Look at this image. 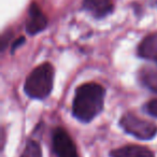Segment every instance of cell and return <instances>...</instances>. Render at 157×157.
Masks as SVG:
<instances>
[{
    "label": "cell",
    "mask_w": 157,
    "mask_h": 157,
    "mask_svg": "<svg viewBox=\"0 0 157 157\" xmlns=\"http://www.w3.org/2000/svg\"><path fill=\"white\" fill-rule=\"evenodd\" d=\"M105 88L97 83H86L75 90L72 111L73 115L82 122L94 120L103 109Z\"/></svg>",
    "instance_id": "6da1fadb"
},
{
    "label": "cell",
    "mask_w": 157,
    "mask_h": 157,
    "mask_svg": "<svg viewBox=\"0 0 157 157\" xmlns=\"http://www.w3.org/2000/svg\"><path fill=\"white\" fill-rule=\"evenodd\" d=\"M54 83V68L45 63L30 72L25 82V93L30 98L44 99L51 94Z\"/></svg>",
    "instance_id": "7a4b0ae2"
},
{
    "label": "cell",
    "mask_w": 157,
    "mask_h": 157,
    "mask_svg": "<svg viewBox=\"0 0 157 157\" xmlns=\"http://www.w3.org/2000/svg\"><path fill=\"white\" fill-rule=\"evenodd\" d=\"M121 126L129 135L140 140H151L157 133L156 124L150 121L136 116L131 113H127L121 118Z\"/></svg>",
    "instance_id": "3957f363"
},
{
    "label": "cell",
    "mask_w": 157,
    "mask_h": 157,
    "mask_svg": "<svg viewBox=\"0 0 157 157\" xmlns=\"http://www.w3.org/2000/svg\"><path fill=\"white\" fill-rule=\"evenodd\" d=\"M53 146L58 157H78L71 137L63 129L57 128L53 135Z\"/></svg>",
    "instance_id": "277c9868"
},
{
    "label": "cell",
    "mask_w": 157,
    "mask_h": 157,
    "mask_svg": "<svg viewBox=\"0 0 157 157\" xmlns=\"http://www.w3.org/2000/svg\"><path fill=\"white\" fill-rule=\"evenodd\" d=\"M48 25L46 16L43 14L39 6L36 2H33L29 8V16L26 23V30L29 35H36L43 29H45Z\"/></svg>",
    "instance_id": "5b68a950"
},
{
    "label": "cell",
    "mask_w": 157,
    "mask_h": 157,
    "mask_svg": "<svg viewBox=\"0 0 157 157\" xmlns=\"http://www.w3.org/2000/svg\"><path fill=\"white\" fill-rule=\"evenodd\" d=\"M83 6L96 17H103L113 10L112 0H84Z\"/></svg>",
    "instance_id": "8992f818"
},
{
    "label": "cell",
    "mask_w": 157,
    "mask_h": 157,
    "mask_svg": "<svg viewBox=\"0 0 157 157\" xmlns=\"http://www.w3.org/2000/svg\"><path fill=\"white\" fill-rule=\"evenodd\" d=\"M111 157H154V154L145 146L126 145L112 151Z\"/></svg>",
    "instance_id": "52a82bcc"
},
{
    "label": "cell",
    "mask_w": 157,
    "mask_h": 157,
    "mask_svg": "<svg viewBox=\"0 0 157 157\" xmlns=\"http://www.w3.org/2000/svg\"><path fill=\"white\" fill-rule=\"evenodd\" d=\"M138 53L142 58L157 61V33L146 37L140 43Z\"/></svg>",
    "instance_id": "ba28073f"
},
{
    "label": "cell",
    "mask_w": 157,
    "mask_h": 157,
    "mask_svg": "<svg viewBox=\"0 0 157 157\" xmlns=\"http://www.w3.org/2000/svg\"><path fill=\"white\" fill-rule=\"evenodd\" d=\"M139 78L145 87L157 94V68L144 67L140 70Z\"/></svg>",
    "instance_id": "9c48e42d"
},
{
    "label": "cell",
    "mask_w": 157,
    "mask_h": 157,
    "mask_svg": "<svg viewBox=\"0 0 157 157\" xmlns=\"http://www.w3.org/2000/svg\"><path fill=\"white\" fill-rule=\"evenodd\" d=\"M21 157H42V151L39 143L33 140L27 142Z\"/></svg>",
    "instance_id": "30bf717a"
},
{
    "label": "cell",
    "mask_w": 157,
    "mask_h": 157,
    "mask_svg": "<svg viewBox=\"0 0 157 157\" xmlns=\"http://www.w3.org/2000/svg\"><path fill=\"white\" fill-rule=\"evenodd\" d=\"M146 110L151 115L157 117V99H153L146 105Z\"/></svg>",
    "instance_id": "8fae6325"
},
{
    "label": "cell",
    "mask_w": 157,
    "mask_h": 157,
    "mask_svg": "<svg viewBox=\"0 0 157 157\" xmlns=\"http://www.w3.org/2000/svg\"><path fill=\"white\" fill-rule=\"evenodd\" d=\"M24 42H25V38H24V37H21V38H18V39L16 40V41H15V42H14V43H13V45H12L11 52L13 53L14 51L16 50V48H18V46H20V45H21V44H22V43H24Z\"/></svg>",
    "instance_id": "7c38bea8"
}]
</instances>
